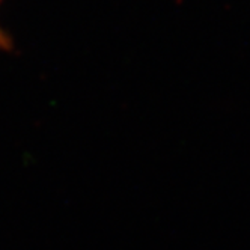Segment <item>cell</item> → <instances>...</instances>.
<instances>
[{
  "mask_svg": "<svg viewBox=\"0 0 250 250\" xmlns=\"http://www.w3.org/2000/svg\"><path fill=\"white\" fill-rule=\"evenodd\" d=\"M2 2V0H0ZM11 38H9V35L0 27V50H9L11 48Z\"/></svg>",
  "mask_w": 250,
  "mask_h": 250,
  "instance_id": "cell-1",
  "label": "cell"
}]
</instances>
